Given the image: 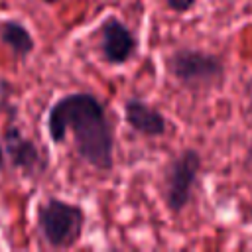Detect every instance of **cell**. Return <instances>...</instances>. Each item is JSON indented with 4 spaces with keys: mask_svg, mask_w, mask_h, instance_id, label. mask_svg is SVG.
Wrapping results in <instances>:
<instances>
[{
    "mask_svg": "<svg viewBox=\"0 0 252 252\" xmlns=\"http://www.w3.org/2000/svg\"><path fill=\"white\" fill-rule=\"evenodd\" d=\"M67 132L73 134L75 150L91 167L112 169L114 132L104 104L91 93H71L57 98L47 112V134L53 144H63Z\"/></svg>",
    "mask_w": 252,
    "mask_h": 252,
    "instance_id": "6da1fadb",
    "label": "cell"
},
{
    "mask_svg": "<svg viewBox=\"0 0 252 252\" xmlns=\"http://www.w3.org/2000/svg\"><path fill=\"white\" fill-rule=\"evenodd\" d=\"M37 228L51 248H71L85 228V213L79 205L59 197H49L37 205Z\"/></svg>",
    "mask_w": 252,
    "mask_h": 252,
    "instance_id": "7a4b0ae2",
    "label": "cell"
},
{
    "mask_svg": "<svg viewBox=\"0 0 252 252\" xmlns=\"http://www.w3.org/2000/svg\"><path fill=\"white\" fill-rule=\"evenodd\" d=\"M167 73L187 89H211L224 83V63L219 55L179 47L165 59Z\"/></svg>",
    "mask_w": 252,
    "mask_h": 252,
    "instance_id": "3957f363",
    "label": "cell"
},
{
    "mask_svg": "<svg viewBox=\"0 0 252 252\" xmlns=\"http://www.w3.org/2000/svg\"><path fill=\"white\" fill-rule=\"evenodd\" d=\"M201 169V154L193 148L181 150L165 169L163 175V199L169 211L181 213L193 193V183Z\"/></svg>",
    "mask_w": 252,
    "mask_h": 252,
    "instance_id": "277c9868",
    "label": "cell"
},
{
    "mask_svg": "<svg viewBox=\"0 0 252 252\" xmlns=\"http://www.w3.org/2000/svg\"><path fill=\"white\" fill-rule=\"evenodd\" d=\"M138 49V39L132 30L122 24L118 18H106L100 26V51L106 63L124 65L128 63Z\"/></svg>",
    "mask_w": 252,
    "mask_h": 252,
    "instance_id": "5b68a950",
    "label": "cell"
},
{
    "mask_svg": "<svg viewBox=\"0 0 252 252\" xmlns=\"http://www.w3.org/2000/svg\"><path fill=\"white\" fill-rule=\"evenodd\" d=\"M4 154L8 156L10 163L20 169L26 177L41 175L47 165L37 146L30 138H26L14 124H8V128L4 130Z\"/></svg>",
    "mask_w": 252,
    "mask_h": 252,
    "instance_id": "8992f818",
    "label": "cell"
},
{
    "mask_svg": "<svg viewBox=\"0 0 252 252\" xmlns=\"http://www.w3.org/2000/svg\"><path fill=\"white\" fill-rule=\"evenodd\" d=\"M124 120L134 132H138L142 136H148V138L163 136L165 130H167L165 116L158 108H154L148 102L138 100V98L126 100V104H124Z\"/></svg>",
    "mask_w": 252,
    "mask_h": 252,
    "instance_id": "52a82bcc",
    "label": "cell"
},
{
    "mask_svg": "<svg viewBox=\"0 0 252 252\" xmlns=\"http://www.w3.org/2000/svg\"><path fill=\"white\" fill-rule=\"evenodd\" d=\"M0 39L18 57H28L33 51V47H35V41H33L30 30L24 24L16 22V20H4V22H0Z\"/></svg>",
    "mask_w": 252,
    "mask_h": 252,
    "instance_id": "ba28073f",
    "label": "cell"
},
{
    "mask_svg": "<svg viewBox=\"0 0 252 252\" xmlns=\"http://www.w3.org/2000/svg\"><path fill=\"white\" fill-rule=\"evenodd\" d=\"M195 4H197V0H165V6H167L171 12H177V14L189 12Z\"/></svg>",
    "mask_w": 252,
    "mask_h": 252,
    "instance_id": "9c48e42d",
    "label": "cell"
},
{
    "mask_svg": "<svg viewBox=\"0 0 252 252\" xmlns=\"http://www.w3.org/2000/svg\"><path fill=\"white\" fill-rule=\"evenodd\" d=\"M12 93V87H10V83L6 81V79H2L0 77V108H4L8 102H10V94Z\"/></svg>",
    "mask_w": 252,
    "mask_h": 252,
    "instance_id": "30bf717a",
    "label": "cell"
},
{
    "mask_svg": "<svg viewBox=\"0 0 252 252\" xmlns=\"http://www.w3.org/2000/svg\"><path fill=\"white\" fill-rule=\"evenodd\" d=\"M4 158H6V154H4V146L0 144V171L4 169Z\"/></svg>",
    "mask_w": 252,
    "mask_h": 252,
    "instance_id": "8fae6325",
    "label": "cell"
},
{
    "mask_svg": "<svg viewBox=\"0 0 252 252\" xmlns=\"http://www.w3.org/2000/svg\"><path fill=\"white\" fill-rule=\"evenodd\" d=\"M39 2H43V4H55V2H59V0H39Z\"/></svg>",
    "mask_w": 252,
    "mask_h": 252,
    "instance_id": "7c38bea8",
    "label": "cell"
}]
</instances>
